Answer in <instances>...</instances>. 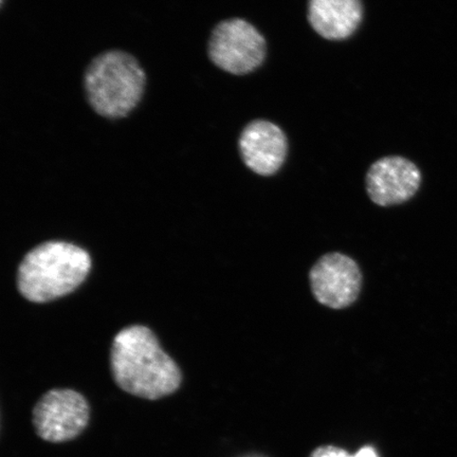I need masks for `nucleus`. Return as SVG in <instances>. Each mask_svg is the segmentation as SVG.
I'll return each mask as SVG.
<instances>
[{
  "label": "nucleus",
  "instance_id": "obj_5",
  "mask_svg": "<svg viewBox=\"0 0 457 457\" xmlns=\"http://www.w3.org/2000/svg\"><path fill=\"white\" fill-rule=\"evenodd\" d=\"M32 414L37 436L46 442L60 444L81 436L89 424L90 407L82 394L54 388L38 400Z\"/></svg>",
  "mask_w": 457,
  "mask_h": 457
},
{
  "label": "nucleus",
  "instance_id": "obj_6",
  "mask_svg": "<svg viewBox=\"0 0 457 457\" xmlns=\"http://www.w3.org/2000/svg\"><path fill=\"white\" fill-rule=\"evenodd\" d=\"M310 281L319 303L333 310H343L357 300L362 276L355 261L335 253L325 254L314 264Z\"/></svg>",
  "mask_w": 457,
  "mask_h": 457
},
{
  "label": "nucleus",
  "instance_id": "obj_7",
  "mask_svg": "<svg viewBox=\"0 0 457 457\" xmlns=\"http://www.w3.org/2000/svg\"><path fill=\"white\" fill-rule=\"evenodd\" d=\"M420 182V170L412 162L399 156L385 157L370 168L367 191L371 202L391 207L412 198Z\"/></svg>",
  "mask_w": 457,
  "mask_h": 457
},
{
  "label": "nucleus",
  "instance_id": "obj_9",
  "mask_svg": "<svg viewBox=\"0 0 457 457\" xmlns=\"http://www.w3.org/2000/svg\"><path fill=\"white\" fill-rule=\"evenodd\" d=\"M361 0H310L308 21L313 30L329 41L353 36L361 24Z\"/></svg>",
  "mask_w": 457,
  "mask_h": 457
},
{
  "label": "nucleus",
  "instance_id": "obj_11",
  "mask_svg": "<svg viewBox=\"0 0 457 457\" xmlns=\"http://www.w3.org/2000/svg\"><path fill=\"white\" fill-rule=\"evenodd\" d=\"M352 457H379L377 454L376 450L373 447H363L358 451L356 454L352 455Z\"/></svg>",
  "mask_w": 457,
  "mask_h": 457
},
{
  "label": "nucleus",
  "instance_id": "obj_3",
  "mask_svg": "<svg viewBox=\"0 0 457 457\" xmlns=\"http://www.w3.org/2000/svg\"><path fill=\"white\" fill-rule=\"evenodd\" d=\"M145 82V72L135 56L122 50L105 51L86 68V99L99 116L121 119L138 106Z\"/></svg>",
  "mask_w": 457,
  "mask_h": 457
},
{
  "label": "nucleus",
  "instance_id": "obj_10",
  "mask_svg": "<svg viewBox=\"0 0 457 457\" xmlns=\"http://www.w3.org/2000/svg\"><path fill=\"white\" fill-rule=\"evenodd\" d=\"M310 457H352L346 450L335 445H322L314 449Z\"/></svg>",
  "mask_w": 457,
  "mask_h": 457
},
{
  "label": "nucleus",
  "instance_id": "obj_4",
  "mask_svg": "<svg viewBox=\"0 0 457 457\" xmlns=\"http://www.w3.org/2000/svg\"><path fill=\"white\" fill-rule=\"evenodd\" d=\"M264 37L250 22L231 19L220 22L211 34L208 54L216 67L236 76H244L264 62Z\"/></svg>",
  "mask_w": 457,
  "mask_h": 457
},
{
  "label": "nucleus",
  "instance_id": "obj_2",
  "mask_svg": "<svg viewBox=\"0 0 457 457\" xmlns=\"http://www.w3.org/2000/svg\"><path fill=\"white\" fill-rule=\"evenodd\" d=\"M91 268L90 256L76 245L49 242L37 245L19 270V288L34 303L54 301L76 290Z\"/></svg>",
  "mask_w": 457,
  "mask_h": 457
},
{
  "label": "nucleus",
  "instance_id": "obj_1",
  "mask_svg": "<svg viewBox=\"0 0 457 457\" xmlns=\"http://www.w3.org/2000/svg\"><path fill=\"white\" fill-rule=\"evenodd\" d=\"M112 377L124 392L157 400L170 395L181 385V371L145 327L124 328L114 338L111 353Z\"/></svg>",
  "mask_w": 457,
  "mask_h": 457
},
{
  "label": "nucleus",
  "instance_id": "obj_8",
  "mask_svg": "<svg viewBox=\"0 0 457 457\" xmlns=\"http://www.w3.org/2000/svg\"><path fill=\"white\" fill-rule=\"evenodd\" d=\"M238 146L244 163L261 176L276 174L288 152L284 131L265 120L249 123L239 137Z\"/></svg>",
  "mask_w": 457,
  "mask_h": 457
}]
</instances>
